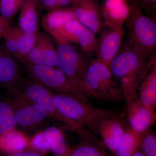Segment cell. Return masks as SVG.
<instances>
[{"mask_svg":"<svg viewBox=\"0 0 156 156\" xmlns=\"http://www.w3.org/2000/svg\"><path fill=\"white\" fill-rule=\"evenodd\" d=\"M24 65L29 79L51 92L89 101V96L58 67L34 64Z\"/></svg>","mask_w":156,"mask_h":156,"instance_id":"obj_6","label":"cell"},{"mask_svg":"<svg viewBox=\"0 0 156 156\" xmlns=\"http://www.w3.org/2000/svg\"><path fill=\"white\" fill-rule=\"evenodd\" d=\"M8 94L14 108L17 125L24 131H37L50 118L43 106L28 100L16 90L9 91Z\"/></svg>","mask_w":156,"mask_h":156,"instance_id":"obj_7","label":"cell"},{"mask_svg":"<svg viewBox=\"0 0 156 156\" xmlns=\"http://www.w3.org/2000/svg\"><path fill=\"white\" fill-rule=\"evenodd\" d=\"M139 148L147 156H156V136L150 129L140 134Z\"/></svg>","mask_w":156,"mask_h":156,"instance_id":"obj_25","label":"cell"},{"mask_svg":"<svg viewBox=\"0 0 156 156\" xmlns=\"http://www.w3.org/2000/svg\"><path fill=\"white\" fill-rule=\"evenodd\" d=\"M17 42V59L22 63L33 48L36 41V33H29L22 30L19 26L14 27Z\"/></svg>","mask_w":156,"mask_h":156,"instance_id":"obj_23","label":"cell"},{"mask_svg":"<svg viewBox=\"0 0 156 156\" xmlns=\"http://www.w3.org/2000/svg\"><path fill=\"white\" fill-rule=\"evenodd\" d=\"M86 141L70 149V156H100L103 151L95 144V141Z\"/></svg>","mask_w":156,"mask_h":156,"instance_id":"obj_24","label":"cell"},{"mask_svg":"<svg viewBox=\"0 0 156 156\" xmlns=\"http://www.w3.org/2000/svg\"><path fill=\"white\" fill-rule=\"evenodd\" d=\"M123 35L108 27L104 30L95 49L97 59L109 65L120 50Z\"/></svg>","mask_w":156,"mask_h":156,"instance_id":"obj_16","label":"cell"},{"mask_svg":"<svg viewBox=\"0 0 156 156\" xmlns=\"http://www.w3.org/2000/svg\"><path fill=\"white\" fill-rule=\"evenodd\" d=\"M75 19V17L71 7L53 9L48 11L43 16L41 25L43 28L51 35L57 29L70 20Z\"/></svg>","mask_w":156,"mask_h":156,"instance_id":"obj_19","label":"cell"},{"mask_svg":"<svg viewBox=\"0 0 156 156\" xmlns=\"http://www.w3.org/2000/svg\"><path fill=\"white\" fill-rule=\"evenodd\" d=\"M17 126L14 108L9 96H0V136L14 131Z\"/></svg>","mask_w":156,"mask_h":156,"instance_id":"obj_21","label":"cell"},{"mask_svg":"<svg viewBox=\"0 0 156 156\" xmlns=\"http://www.w3.org/2000/svg\"><path fill=\"white\" fill-rule=\"evenodd\" d=\"M2 37L5 40L4 46L6 50L17 59V39L14 32V27L11 25L8 27L4 30Z\"/></svg>","mask_w":156,"mask_h":156,"instance_id":"obj_27","label":"cell"},{"mask_svg":"<svg viewBox=\"0 0 156 156\" xmlns=\"http://www.w3.org/2000/svg\"><path fill=\"white\" fill-rule=\"evenodd\" d=\"M59 44L75 43L83 53L91 55L95 52L98 39L95 35L76 19L70 20L51 35Z\"/></svg>","mask_w":156,"mask_h":156,"instance_id":"obj_8","label":"cell"},{"mask_svg":"<svg viewBox=\"0 0 156 156\" xmlns=\"http://www.w3.org/2000/svg\"><path fill=\"white\" fill-rule=\"evenodd\" d=\"M30 145L35 150L41 152L50 150L48 140L44 131L37 133L34 136L31 140Z\"/></svg>","mask_w":156,"mask_h":156,"instance_id":"obj_28","label":"cell"},{"mask_svg":"<svg viewBox=\"0 0 156 156\" xmlns=\"http://www.w3.org/2000/svg\"><path fill=\"white\" fill-rule=\"evenodd\" d=\"M144 10H145L151 17H155L156 0H137Z\"/></svg>","mask_w":156,"mask_h":156,"instance_id":"obj_29","label":"cell"},{"mask_svg":"<svg viewBox=\"0 0 156 156\" xmlns=\"http://www.w3.org/2000/svg\"><path fill=\"white\" fill-rule=\"evenodd\" d=\"M40 10L50 11L53 9H60L58 0H37Z\"/></svg>","mask_w":156,"mask_h":156,"instance_id":"obj_30","label":"cell"},{"mask_svg":"<svg viewBox=\"0 0 156 156\" xmlns=\"http://www.w3.org/2000/svg\"><path fill=\"white\" fill-rule=\"evenodd\" d=\"M126 111L130 127L139 134L147 131L155 122V108L146 106L137 98L126 105Z\"/></svg>","mask_w":156,"mask_h":156,"instance_id":"obj_15","label":"cell"},{"mask_svg":"<svg viewBox=\"0 0 156 156\" xmlns=\"http://www.w3.org/2000/svg\"><path fill=\"white\" fill-rule=\"evenodd\" d=\"M22 63L58 67L57 49L48 36L37 33L34 44Z\"/></svg>","mask_w":156,"mask_h":156,"instance_id":"obj_11","label":"cell"},{"mask_svg":"<svg viewBox=\"0 0 156 156\" xmlns=\"http://www.w3.org/2000/svg\"><path fill=\"white\" fill-rule=\"evenodd\" d=\"M100 156H107L106 155V154H105V153L104 152H103L102 153V154H101V155Z\"/></svg>","mask_w":156,"mask_h":156,"instance_id":"obj_34","label":"cell"},{"mask_svg":"<svg viewBox=\"0 0 156 156\" xmlns=\"http://www.w3.org/2000/svg\"><path fill=\"white\" fill-rule=\"evenodd\" d=\"M39 9L37 0H23L20 9L19 27L29 33H37Z\"/></svg>","mask_w":156,"mask_h":156,"instance_id":"obj_17","label":"cell"},{"mask_svg":"<svg viewBox=\"0 0 156 156\" xmlns=\"http://www.w3.org/2000/svg\"><path fill=\"white\" fill-rule=\"evenodd\" d=\"M23 0H1L0 16L11 20L19 11Z\"/></svg>","mask_w":156,"mask_h":156,"instance_id":"obj_26","label":"cell"},{"mask_svg":"<svg viewBox=\"0 0 156 156\" xmlns=\"http://www.w3.org/2000/svg\"><path fill=\"white\" fill-rule=\"evenodd\" d=\"M1 0H0V2H1Z\"/></svg>","mask_w":156,"mask_h":156,"instance_id":"obj_35","label":"cell"},{"mask_svg":"<svg viewBox=\"0 0 156 156\" xmlns=\"http://www.w3.org/2000/svg\"><path fill=\"white\" fill-rule=\"evenodd\" d=\"M101 9L105 24L123 34L124 24L131 14L127 0H105Z\"/></svg>","mask_w":156,"mask_h":156,"instance_id":"obj_14","label":"cell"},{"mask_svg":"<svg viewBox=\"0 0 156 156\" xmlns=\"http://www.w3.org/2000/svg\"><path fill=\"white\" fill-rule=\"evenodd\" d=\"M132 156H146L142 152L139 151H137L135 152V153L133 155H132Z\"/></svg>","mask_w":156,"mask_h":156,"instance_id":"obj_33","label":"cell"},{"mask_svg":"<svg viewBox=\"0 0 156 156\" xmlns=\"http://www.w3.org/2000/svg\"><path fill=\"white\" fill-rule=\"evenodd\" d=\"M20 61L4 46H0V86L8 91L16 89L23 80Z\"/></svg>","mask_w":156,"mask_h":156,"instance_id":"obj_13","label":"cell"},{"mask_svg":"<svg viewBox=\"0 0 156 156\" xmlns=\"http://www.w3.org/2000/svg\"><path fill=\"white\" fill-rule=\"evenodd\" d=\"M127 1L131 11L127 23L128 44L149 56H154L156 48L155 20L144 14L137 0Z\"/></svg>","mask_w":156,"mask_h":156,"instance_id":"obj_5","label":"cell"},{"mask_svg":"<svg viewBox=\"0 0 156 156\" xmlns=\"http://www.w3.org/2000/svg\"><path fill=\"white\" fill-rule=\"evenodd\" d=\"M128 127L115 112L101 120L98 127V134L101 137L104 144L114 154Z\"/></svg>","mask_w":156,"mask_h":156,"instance_id":"obj_12","label":"cell"},{"mask_svg":"<svg viewBox=\"0 0 156 156\" xmlns=\"http://www.w3.org/2000/svg\"><path fill=\"white\" fill-rule=\"evenodd\" d=\"M71 9L76 19L95 34L102 27L101 7L95 0H73Z\"/></svg>","mask_w":156,"mask_h":156,"instance_id":"obj_10","label":"cell"},{"mask_svg":"<svg viewBox=\"0 0 156 156\" xmlns=\"http://www.w3.org/2000/svg\"><path fill=\"white\" fill-rule=\"evenodd\" d=\"M155 63L154 55L149 56L128 44L109 65L122 92L126 105L137 98L140 83Z\"/></svg>","mask_w":156,"mask_h":156,"instance_id":"obj_1","label":"cell"},{"mask_svg":"<svg viewBox=\"0 0 156 156\" xmlns=\"http://www.w3.org/2000/svg\"><path fill=\"white\" fill-rule=\"evenodd\" d=\"M52 92L53 103L58 111L67 119L83 126L95 135L101 120L116 112L97 108L89 101L72 96Z\"/></svg>","mask_w":156,"mask_h":156,"instance_id":"obj_3","label":"cell"},{"mask_svg":"<svg viewBox=\"0 0 156 156\" xmlns=\"http://www.w3.org/2000/svg\"><path fill=\"white\" fill-rule=\"evenodd\" d=\"M137 98L144 105L155 108L156 105V64L151 66L140 85Z\"/></svg>","mask_w":156,"mask_h":156,"instance_id":"obj_18","label":"cell"},{"mask_svg":"<svg viewBox=\"0 0 156 156\" xmlns=\"http://www.w3.org/2000/svg\"><path fill=\"white\" fill-rule=\"evenodd\" d=\"M57 53L58 68L83 90L84 75L90 61L70 44H59Z\"/></svg>","mask_w":156,"mask_h":156,"instance_id":"obj_9","label":"cell"},{"mask_svg":"<svg viewBox=\"0 0 156 156\" xmlns=\"http://www.w3.org/2000/svg\"><path fill=\"white\" fill-rule=\"evenodd\" d=\"M82 89L89 97L92 96L100 101L121 102L125 101L109 66L97 58L89 62Z\"/></svg>","mask_w":156,"mask_h":156,"instance_id":"obj_2","label":"cell"},{"mask_svg":"<svg viewBox=\"0 0 156 156\" xmlns=\"http://www.w3.org/2000/svg\"><path fill=\"white\" fill-rule=\"evenodd\" d=\"M50 150L55 156H70V149L68 146L63 133L60 129L51 126L44 131Z\"/></svg>","mask_w":156,"mask_h":156,"instance_id":"obj_20","label":"cell"},{"mask_svg":"<svg viewBox=\"0 0 156 156\" xmlns=\"http://www.w3.org/2000/svg\"><path fill=\"white\" fill-rule=\"evenodd\" d=\"M14 90L27 99L41 105L52 118L63 128L83 139L96 141V136L83 126L64 116L58 111L52 99V92L30 79H23Z\"/></svg>","mask_w":156,"mask_h":156,"instance_id":"obj_4","label":"cell"},{"mask_svg":"<svg viewBox=\"0 0 156 156\" xmlns=\"http://www.w3.org/2000/svg\"><path fill=\"white\" fill-rule=\"evenodd\" d=\"M11 20L0 16V38L2 37L4 30L9 26L11 25Z\"/></svg>","mask_w":156,"mask_h":156,"instance_id":"obj_32","label":"cell"},{"mask_svg":"<svg viewBox=\"0 0 156 156\" xmlns=\"http://www.w3.org/2000/svg\"><path fill=\"white\" fill-rule=\"evenodd\" d=\"M0 156H44L43 153L35 150L21 151L14 153H6L0 151Z\"/></svg>","mask_w":156,"mask_h":156,"instance_id":"obj_31","label":"cell"},{"mask_svg":"<svg viewBox=\"0 0 156 156\" xmlns=\"http://www.w3.org/2000/svg\"><path fill=\"white\" fill-rule=\"evenodd\" d=\"M140 134L128 127L120 140L115 156H132L139 148Z\"/></svg>","mask_w":156,"mask_h":156,"instance_id":"obj_22","label":"cell"}]
</instances>
